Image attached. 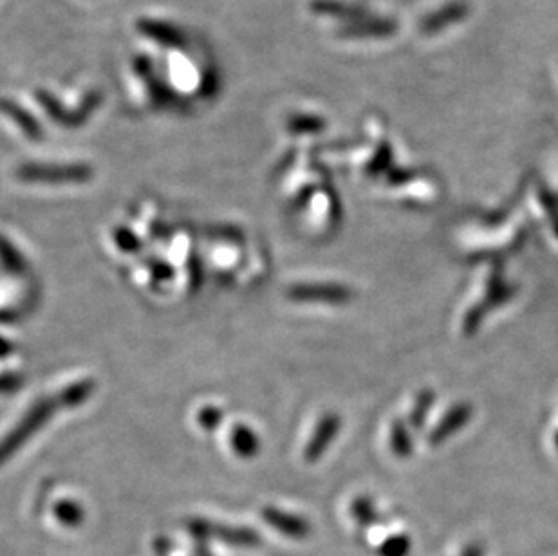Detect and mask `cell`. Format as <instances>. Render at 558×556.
Returning <instances> with one entry per match:
<instances>
[{"label": "cell", "mask_w": 558, "mask_h": 556, "mask_svg": "<svg viewBox=\"0 0 558 556\" xmlns=\"http://www.w3.org/2000/svg\"><path fill=\"white\" fill-rule=\"evenodd\" d=\"M58 401L55 399H46V401H38L35 407L29 410L26 417L19 423V427L6 437V441L0 445V463H4L15 450H19L20 446L28 441L29 437L37 432L38 428L44 427L49 417L55 414Z\"/></svg>", "instance_id": "cell-1"}, {"label": "cell", "mask_w": 558, "mask_h": 556, "mask_svg": "<svg viewBox=\"0 0 558 556\" xmlns=\"http://www.w3.org/2000/svg\"><path fill=\"white\" fill-rule=\"evenodd\" d=\"M91 174L87 167H24L19 172L29 183H84Z\"/></svg>", "instance_id": "cell-2"}, {"label": "cell", "mask_w": 558, "mask_h": 556, "mask_svg": "<svg viewBox=\"0 0 558 556\" xmlns=\"http://www.w3.org/2000/svg\"><path fill=\"white\" fill-rule=\"evenodd\" d=\"M338 425H340L338 417H327L326 421L322 423V427L318 428L317 436L311 441V445L307 446V461H315L318 455L324 452V448L329 445V441L335 437Z\"/></svg>", "instance_id": "cell-4"}, {"label": "cell", "mask_w": 558, "mask_h": 556, "mask_svg": "<svg viewBox=\"0 0 558 556\" xmlns=\"http://www.w3.org/2000/svg\"><path fill=\"white\" fill-rule=\"evenodd\" d=\"M463 556H484L483 547L481 546L466 547Z\"/></svg>", "instance_id": "cell-7"}, {"label": "cell", "mask_w": 558, "mask_h": 556, "mask_svg": "<svg viewBox=\"0 0 558 556\" xmlns=\"http://www.w3.org/2000/svg\"><path fill=\"white\" fill-rule=\"evenodd\" d=\"M235 448H237L242 455L250 454V452H253V450L257 448V441H255V437L244 428V430H239V432H237Z\"/></svg>", "instance_id": "cell-6"}, {"label": "cell", "mask_w": 558, "mask_h": 556, "mask_svg": "<svg viewBox=\"0 0 558 556\" xmlns=\"http://www.w3.org/2000/svg\"><path fill=\"white\" fill-rule=\"evenodd\" d=\"M289 297L295 300H324V302H344L347 291L335 286H298L289 289Z\"/></svg>", "instance_id": "cell-3"}, {"label": "cell", "mask_w": 558, "mask_h": 556, "mask_svg": "<svg viewBox=\"0 0 558 556\" xmlns=\"http://www.w3.org/2000/svg\"><path fill=\"white\" fill-rule=\"evenodd\" d=\"M410 551V540L405 535L387 538L380 547V556H407Z\"/></svg>", "instance_id": "cell-5"}]
</instances>
